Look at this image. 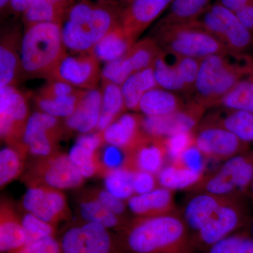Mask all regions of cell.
Segmentation results:
<instances>
[{"label": "cell", "instance_id": "6da1fadb", "mask_svg": "<svg viewBox=\"0 0 253 253\" xmlns=\"http://www.w3.org/2000/svg\"><path fill=\"white\" fill-rule=\"evenodd\" d=\"M116 235L123 253H196L179 211L129 219Z\"/></svg>", "mask_w": 253, "mask_h": 253}, {"label": "cell", "instance_id": "7a4b0ae2", "mask_svg": "<svg viewBox=\"0 0 253 253\" xmlns=\"http://www.w3.org/2000/svg\"><path fill=\"white\" fill-rule=\"evenodd\" d=\"M123 8L116 0H79L68 9L61 33L66 49L90 53L111 30L121 24Z\"/></svg>", "mask_w": 253, "mask_h": 253}, {"label": "cell", "instance_id": "3957f363", "mask_svg": "<svg viewBox=\"0 0 253 253\" xmlns=\"http://www.w3.org/2000/svg\"><path fill=\"white\" fill-rule=\"evenodd\" d=\"M253 68V59L246 54L230 51L206 56L201 59L194 95L191 99L205 105L207 109L215 107L218 101Z\"/></svg>", "mask_w": 253, "mask_h": 253}, {"label": "cell", "instance_id": "277c9868", "mask_svg": "<svg viewBox=\"0 0 253 253\" xmlns=\"http://www.w3.org/2000/svg\"><path fill=\"white\" fill-rule=\"evenodd\" d=\"M66 50L61 24L41 23L25 27L20 50L22 78L49 79L67 55Z\"/></svg>", "mask_w": 253, "mask_h": 253}, {"label": "cell", "instance_id": "5b68a950", "mask_svg": "<svg viewBox=\"0 0 253 253\" xmlns=\"http://www.w3.org/2000/svg\"><path fill=\"white\" fill-rule=\"evenodd\" d=\"M149 37L163 51L180 56L201 59L229 52L217 38L196 21L176 24L158 22Z\"/></svg>", "mask_w": 253, "mask_h": 253}, {"label": "cell", "instance_id": "8992f818", "mask_svg": "<svg viewBox=\"0 0 253 253\" xmlns=\"http://www.w3.org/2000/svg\"><path fill=\"white\" fill-rule=\"evenodd\" d=\"M253 177V151H248L224 161L217 172L204 176L190 191L242 198L249 192Z\"/></svg>", "mask_w": 253, "mask_h": 253}, {"label": "cell", "instance_id": "52a82bcc", "mask_svg": "<svg viewBox=\"0 0 253 253\" xmlns=\"http://www.w3.org/2000/svg\"><path fill=\"white\" fill-rule=\"evenodd\" d=\"M195 21L234 54H246L253 44V32L241 23L235 12L218 2L211 4Z\"/></svg>", "mask_w": 253, "mask_h": 253}, {"label": "cell", "instance_id": "ba28073f", "mask_svg": "<svg viewBox=\"0 0 253 253\" xmlns=\"http://www.w3.org/2000/svg\"><path fill=\"white\" fill-rule=\"evenodd\" d=\"M251 224L249 212L242 198H231L212 218L191 237L196 253H202L213 244L246 229Z\"/></svg>", "mask_w": 253, "mask_h": 253}, {"label": "cell", "instance_id": "9c48e42d", "mask_svg": "<svg viewBox=\"0 0 253 253\" xmlns=\"http://www.w3.org/2000/svg\"><path fill=\"white\" fill-rule=\"evenodd\" d=\"M85 179L68 154L59 152L38 158L25 176L28 186L42 185L60 190L77 189Z\"/></svg>", "mask_w": 253, "mask_h": 253}, {"label": "cell", "instance_id": "30bf717a", "mask_svg": "<svg viewBox=\"0 0 253 253\" xmlns=\"http://www.w3.org/2000/svg\"><path fill=\"white\" fill-rule=\"evenodd\" d=\"M31 117L27 94L16 86L0 87V136L8 146H22Z\"/></svg>", "mask_w": 253, "mask_h": 253}, {"label": "cell", "instance_id": "8fae6325", "mask_svg": "<svg viewBox=\"0 0 253 253\" xmlns=\"http://www.w3.org/2000/svg\"><path fill=\"white\" fill-rule=\"evenodd\" d=\"M59 242L63 253H123L116 235L96 223L71 226Z\"/></svg>", "mask_w": 253, "mask_h": 253}, {"label": "cell", "instance_id": "7c38bea8", "mask_svg": "<svg viewBox=\"0 0 253 253\" xmlns=\"http://www.w3.org/2000/svg\"><path fill=\"white\" fill-rule=\"evenodd\" d=\"M61 118L37 111L31 115L23 137L28 153L38 158L56 154L58 143L66 132Z\"/></svg>", "mask_w": 253, "mask_h": 253}, {"label": "cell", "instance_id": "4fadbf2b", "mask_svg": "<svg viewBox=\"0 0 253 253\" xmlns=\"http://www.w3.org/2000/svg\"><path fill=\"white\" fill-rule=\"evenodd\" d=\"M22 206L26 212L55 226L71 218L66 195L61 190L49 186H29L23 196Z\"/></svg>", "mask_w": 253, "mask_h": 253}, {"label": "cell", "instance_id": "5bb4252c", "mask_svg": "<svg viewBox=\"0 0 253 253\" xmlns=\"http://www.w3.org/2000/svg\"><path fill=\"white\" fill-rule=\"evenodd\" d=\"M208 109L194 99L186 100L183 109L160 117L143 116L142 129L149 135L168 137L184 131H194L199 126Z\"/></svg>", "mask_w": 253, "mask_h": 253}, {"label": "cell", "instance_id": "9a60e30c", "mask_svg": "<svg viewBox=\"0 0 253 253\" xmlns=\"http://www.w3.org/2000/svg\"><path fill=\"white\" fill-rule=\"evenodd\" d=\"M194 134L195 144L208 159L225 161L249 151L250 144L221 126L201 123Z\"/></svg>", "mask_w": 253, "mask_h": 253}, {"label": "cell", "instance_id": "2e32d148", "mask_svg": "<svg viewBox=\"0 0 253 253\" xmlns=\"http://www.w3.org/2000/svg\"><path fill=\"white\" fill-rule=\"evenodd\" d=\"M101 79L99 61L91 53L66 55L54 71L49 80L65 82L79 89L89 90L97 88Z\"/></svg>", "mask_w": 253, "mask_h": 253}, {"label": "cell", "instance_id": "e0dca14e", "mask_svg": "<svg viewBox=\"0 0 253 253\" xmlns=\"http://www.w3.org/2000/svg\"><path fill=\"white\" fill-rule=\"evenodd\" d=\"M126 167L133 172L144 171L156 174L164 167L168 158L166 138L144 133L134 147L126 153Z\"/></svg>", "mask_w": 253, "mask_h": 253}, {"label": "cell", "instance_id": "ac0fdd59", "mask_svg": "<svg viewBox=\"0 0 253 253\" xmlns=\"http://www.w3.org/2000/svg\"><path fill=\"white\" fill-rule=\"evenodd\" d=\"M173 0H131L123 8L121 26L134 41L169 7Z\"/></svg>", "mask_w": 253, "mask_h": 253}, {"label": "cell", "instance_id": "d6986e66", "mask_svg": "<svg viewBox=\"0 0 253 253\" xmlns=\"http://www.w3.org/2000/svg\"><path fill=\"white\" fill-rule=\"evenodd\" d=\"M21 40L20 28L13 27L1 32L0 40V87L16 86L22 78Z\"/></svg>", "mask_w": 253, "mask_h": 253}, {"label": "cell", "instance_id": "ffe728a7", "mask_svg": "<svg viewBox=\"0 0 253 253\" xmlns=\"http://www.w3.org/2000/svg\"><path fill=\"white\" fill-rule=\"evenodd\" d=\"M232 197L206 192L194 193V196L188 200L181 212L191 237L201 230L217 210Z\"/></svg>", "mask_w": 253, "mask_h": 253}, {"label": "cell", "instance_id": "44dd1931", "mask_svg": "<svg viewBox=\"0 0 253 253\" xmlns=\"http://www.w3.org/2000/svg\"><path fill=\"white\" fill-rule=\"evenodd\" d=\"M104 144L101 131L88 133L78 136L76 144L70 150L68 156L84 177L102 174L99 151Z\"/></svg>", "mask_w": 253, "mask_h": 253}, {"label": "cell", "instance_id": "7402d4cb", "mask_svg": "<svg viewBox=\"0 0 253 253\" xmlns=\"http://www.w3.org/2000/svg\"><path fill=\"white\" fill-rule=\"evenodd\" d=\"M128 209L136 217H151L178 211L173 191L158 187L151 192L134 195L126 201Z\"/></svg>", "mask_w": 253, "mask_h": 253}, {"label": "cell", "instance_id": "603a6c76", "mask_svg": "<svg viewBox=\"0 0 253 253\" xmlns=\"http://www.w3.org/2000/svg\"><path fill=\"white\" fill-rule=\"evenodd\" d=\"M102 106V91L96 89L86 90L74 112L64 121L70 130L83 134L97 129Z\"/></svg>", "mask_w": 253, "mask_h": 253}, {"label": "cell", "instance_id": "cb8c5ba5", "mask_svg": "<svg viewBox=\"0 0 253 253\" xmlns=\"http://www.w3.org/2000/svg\"><path fill=\"white\" fill-rule=\"evenodd\" d=\"M214 109L201 123L221 126L244 142H253V113L224 107Z\"/></svg>", "mask_w": 253, "mask_h": 253}, {"label": "cell", "instance_id": "d4e9b609", "mask_svg": "<svg viewBox=\"0 0 253 253\" xmlns=\"http://www.w3.org/2000/svg\"><path fill=\"white\" fill-rule=\"evenodd\" d=\"M143 116L124 113L102 132L104 144L117 146L126 152L135 146L144 134Z\"/></svg>", "mask_w": 253, "mask_h": 253}, {"label": "cell", "instance_id": "484cf974", "mask_svg": "<svg viewBox=\"0 0 253 253\" xmlns=\"http://www.w3.org/2000/svg\"><path fill=\"white\" fill-rule=\"evenodd\" d=\"M27 244V236L21 219L9 201L0 204V251L12 253Z\"/></svg>", "mask_w": 253, "mask_h": 253}, {"label": "cell", "instance_id": "4316f807", "mask_svg": "<svg viewBox=\"0 0 253 253\" xmlns=\"http://www.w3.org/2000/svg\"><path fill=\"white\" fill-rule=\"evenodd\" d=\"M186 102L179 94L157 87L143 96L139 104V111L148 117L168 116L183 109Z\"/></svg>", "mask_w": 253, "mask_h": 253}, {"label": "cell", "instance_id": "83f0119b", "mask_svg": "<svg viewBox=\"0 0 253 253\" xmlns=\"http://www.w3.org/2000/svg\"><path fill=\"white\" fill-rule=\"evenodd\" d=\"M76 0H36L22 15L25 27L41 23L62 24Z\"/></svg>", "mask_w": 253, "mask_h": 253}, {"label": "cell", "instance_id": "f1b7e54d", "mask_svg": "<svg viewBox=\"0 0 253 253\" xmlns=\"http://www.w3.org/2000/svg\"><path fill=\"white\" fill-rule=\"evenodd\" d=\"M136 42L126 34L121 24L118 25L95 45L90 53L99 62L107 63L123 57Z\"/></svg>", "mask_w": 253, "mask_h": 253}, {"label": "cell", "instance_id": "f546056e", "mask_svg": "<svg viewBox=\"0 0 253 253\" xmlns=\"http://www.w3.org/2000/svg\"><path fill=\"white\" fill-rule=\"evenodd\" d=\"M79 214L83 221L96 223L116 232L121 230L129 219L111 212L89 192L80 201Z\"/></svg>", "mask_w": 253, "mask_h": 253}, {"label": "cell", "instance_id": "4dcf8cb0", "mask_svg": "<svg viewBox=\"0 0 253 253\" xmlns=\"http://www.w3.org/2000/svg\"><path fill=\"white\" fill-rule=\"evenodd\" d=\"M157 87L159 86L153 66L133 73L121 86L126 109L139 111L141 98L148 91Z\"/></svg>", "mask_w": 253, "mask_h": 253}, {"label": "cell", "instance_id": "1f68e13d", "mask_svg": "<svg viewBox=\"0 0 253 253\" xmlns=\"http://www.w3.org/2000/svg\"><path fill=\"white\" fill-rule=\"evenodd\" d=\"M102 106L97 131H103L124 114L126 108L121 86L107 81H101Z\"/></svg>", "mask_w": 253, "mask_h": 253}, {"label": "cell", "instance_id": "d6a6232c", "mask_svg": "<svg viewBox=\"0 0 253 253\" xmlns=\"http://www.w3.org/2000/svg\"><path fill=\"white\" fill-rule=\"evenodd\" d=\"M204 177L202 173L194 172L178 163L164 166L157 174L159 186L173 191L191 190Z\"/></svg>", "mask_w": 253, "mask_h": 253}, {"label": "cell", "instance_id": "836d02e7", "mask_svg": "<svg viewBox=\"0 0 253 253\" xmlns=\"http://www.w3.org/2000/svg\"><path fill=\"white\" fill-rule=\"evenodd\" d=\"M86 90L80 89L69 96L35 95V104L41 112L59 118H67L73 114Z\"/></svg>", "mask_w": 253, "mask_h": 253}, {"label": "cell", "instance_id": "e575fe53", "mask_svg": "<svg viewBox=\"0 0 253 253\" xmlns=\"http://www.w3.org/2000/svg\"><path fill=\"white\" fill-rule=\"evenodd\" d=\"M176 57L177 55L161 50L153 67L159 87L184 96V86L175 67Z\"/></svg>", "mask_w": 253, "mask_h": 253}, {"label": "cell", "instance_id": "d590c367", "mask_svg": "<svg viewBox=\"0 0 253 253\" xmlns=\"http://www.w3.org/2000/svg\"><path fill=\"white\" fill-rule=\"evenodd\" d=\"M211 5V0H173L167 14L158 22L168 24L193 22Z\"/></svg>", "mask_w": 253, "mask_h": 253}, {"label": "cell", "instance_id": "8d00e7d4", "mask_svg": "<svg viewBox=\"0 0 253 253\" xmlns=\"http://www.w3.org/2000/svg\"><path fill=\"white\" fill-rule=\"evenodd\" d=\"M27 149L20 146H8L0 151V186L2 189L21 175L24 168Z\"/></svg>", "mask_w": 253, "mask_h": 253}, {"label": "cell", "instance_id": "74e56055", "mask_svg": "<svg viewBox=\"0 0 253 253\" xmlns=\"http://www.w3.org/2000/svg\"><path fill=\"white\" fill-rule=\"evenodd\" d=\"M161 50L157 43L148 37L136 42L125 56L134 73L154 66Z\"/></svg>", "mask_w": 253, "mask_h": 253}, {"label": "cell", "instance_id": "f35d334b", "mask_svg": "<svg viewBox=\"0 0 253 253\" xmlns=\"http://www.w3.org/2000/svg\"><path fill=\"white\" fill-rule=\"evenodd\" d=\"M215 107L241 110L253 113L252 80L246 78L239 81L227 94L218 101Z\"/></svg>", "mask_w": 253, "mask_h": 253}, {"label": "cell", "instance_id": "ab89813d", "mask_svg": "<svg viewBox=\"0 0 253 253\" xmlns=\"http://www.w3.org/2000/svg\"><path fill=\"white\" fill-rule=\"evenodd\" d=\"M134 173L126 167L108 170L103 175L105 189L118 199L127 201L134 195L133 189Z\"/></svg>", "mask_w": 253, "mask_h": 253}, {"label": "cell", "instance_id": "60d3db41", "mask_svg": "<svg viewBox=\"0 0 253 253\" xmlns=\"http://www.w3.org/2000/svg\"><path fill=\"white\" fill-rule=\"evenodd\" d=\"M202 253H253V238L249 228L220 240Z\"/></svg>", "mask_w": 253, "mask_h": 253}, {"label": "cell", "instance_id": "b9f144b4", "mask_svg": "<svg viewBox=\"0 0 253 253\" xmlns=\"http://www.w3.org/2000/svg\"><path fill=\"white\" fill-rule=\"evenodd\" d=\"M201 59L178 56L175 67L184 89V98L191 99L194 95L196 79L199 74Z\"/></svg>", "mask_w": 253, "mask_h": 253}, {"label": "cell", "instance_id": "7bdbcfd3", "mask_svg": "<svg viewBox=\"0 0 253 253\" xmlns=\"http://www.w3.org/2000/svg\"><path fill=\"white\" fill-rule=\"evenodd\" d=\"M21 219L27 236V244L55 236L56 226L31 213L26 212Z\"/></svg>", "mask_w": 253, "mask_h": 253}, {"label": "cell", "instance_id": "ee69618b", "mask_svg": "<svg viewBox=\"0 0 253 253\" xmlns=\"http://www.w3.org/2000/svg\"><path fill=\"white\" fill-rule=\"evenodd\" d=\"M132 70L126 56L105 64L101 71V81H107L121 86L131 75Z\"/></svg>", "mask_w": 253, "mask_h": 253}, {"label": "cell", "instance_id": "f6af8a7d", "mask_svg": "<svg viewBox=\"0 0 253 253\" xmlns=\"http://www.w3.org/2000/svg\"><path fill=\"white\" fill-rule=\"evenodd\" d=\"M194 144V131H184L166 137L168 158L171 163L177 162L184 151Z\"/></svg>", "mask_w": 253, "mask_h": 253}, {"label": "cell", "instance_id": "bcb514c9", "mask_svg": "<svg viewBox=\"0 0 253 253\" xmlns=\"http://www.w3.org/2000/svg\"><path fill=\"white\" fill-rule=\"evenodd\" d=\"M99 161L102 169L101 176H103L110 169H118L126 166V152L117 146L106 144L101 152L99 149Z\"/></svg>", "mask_w": 253, "mask_h": 253}, {"label": "cell", "instance_id": "7dc6e473", "mask_svg": "<svg viewBox=\"0 0 253 253\" xmlns=\"http://www.w3.org/2000/svg\"><path fill=\"white\" fill-rule=\"evenodd\" d=\"M206 160L204 154L194 144L184 151L177 162L172 163H178L194 172L204 174Z\"/></svg>", "mask_w": 253, "mask_h": 253}, {"label": "cell", "instance_id": "c3c4849f", "mask_svg": "<svg viewBox=\"0 0 253 253\" xmlns=\"http://www.w3.org/2000/svg\"><path fill=\"white\" fill-rule=\"evenodd\" d=\"M89 193L111 212L121 217H126L125 214L127 206L125 204V201L118 199L106 189H93Z\"/></svg>", "mask_w": 253, "mask_h": 253}, {"label": "cell", "instance_id": "681fc988", "mask_svg": "<svg viewBox=\"0 0 253 253\" xmlns=\"http://www.w3.org/2000/svg\"><path fill=\"white\" fill-rule=\"evenodd\" d=\"M12 253H63L59 241L54 236L30 243Z\"/></svg>", "mask_w": 253, "mask_h": 253}, {"label": "cell", "instance_id": "f907efd6", "mask_svg": "<svg viewBox=\"0 0 253 253\" xmlns=\"http://www.w3.org/2000/svg\"><path fill=\"white\" fill-rule=\"evenodd\" d=\"M159 187L157 175L152 173L136 171L133 178V189L134 195H140L151 192Z\"/></svg>", "mask_w": 253, "mask_h": 253}, {"label": "cell", "instance_id": "816d5d0a", "mask_svg": "<svg viewBox=\"0 0 253 253\" xmlns=\"http://www.w3.org/2000/svg\"><path fill=\"white\" fill-rule=\"evenodd\" d=\"M80 89H81L65 82L49 80L36 94L42 96H69L78 92Z\"/></svg>", "mask_w": 253, "mask_h": 253}, {"label": "cell", "instance_id": "f5cc1de1", "mask_svg": "<svg viewBox=\"0 0 253 253\" xmlns=\"http://www.w3.org/2000/svg\"><path fill=\"white\" fill-rule=\"evenodd\" d=\"M235 13L241 23L253 33V0H250Z\"/></svg>", "mask_w": 253, "mask_h": 253}, {"label": "cell", "instance_id": "db71d44e", "mask_svg": "<svg viewBox=\"0 0 253 253\" xmlns=\"http://www.w3.org/2000/svg\"><path fill=\"white\" fill-rule=\"evenodd\" d=\"M35 1L36 0H11L9 9L13 14L22 15Z\"/></svg>", "mask_w": 253, "mask_h": 253}, {"label": "cell", "instance_id": "11a10c76", "mask_svg": "<svg viewBox=\"0 0 253 253\" xmlns=\"http://www.w3.org/2000/svg\"><path fill=\"white\" fill-rule=\"evenodd\" d=\"M249 1L250 0H217V2L226 9L236 12Z\"/></svg>", "mask_w": 253, "mask_h": 253}, {"label": "cell", "instance_id": "9f6ffc18", "mask_svg": "<svg viewBox=\"0 0 253 253\" xmlns=\"http://www.w3.org/2000/svg\"><path fill=\"white\" fill-rule=\"evenodd\" d=\"M10 1L11 0H0V9H1V14L6 9H9Z\"/></svg>", "mask_w": 253, "mask_h": 253}, {"label": "cell", "instance_id": "6f0895ef", "mask_svg": "<svg viewBox=\"0 0 253 253\" xmlns=\"http://www.w3.org/2000/svg\"><path fill=\"white\" fill-rule=\"evenodd\" d=\"M131 1V0H121V2H122V4L124 5L125 6H126L128 4H129Z\"/></svg>", "mask_w": 253, "mask_h": 253}, {"label": "cell", "instance_id": "680465c9", "mask_svg": "<svg viewBox=\"0 0 253 253\" xmlns=\"http://www.w3.org/2000/svg\"><path fill=\"white\" fill-rule=\"evenodd\" d=\"M250 231H251V235H252L253 238V220L251 221V224H250Z\"/></svg>", "mask_w": 253, "mask_h": 253}, {"label": "cell", "instance_id": "91938a15", "mask_svg": "<svg viewBox=\"0 0 253 253\" xmlns=\"http://www.w3.org/2000/svg\"><path fill=\"white\" fill-rule=\"evenodd\" d=\"M249 191H251V194H252L253 197V177L252 182H251V187H250Z\"/></svg>", "mask_w": 253, "mask_h": 253}, {"label": "cell", "instance_id": "94428289", "mask_svg": "<svg viewBox=\"0 0 253 253\" xmlns=\"http://www.w3.org/2000/svg\"><path fill=\"white\" fill-rule=\"evenodd\" d=\"M248 78H250V79L251 80H252V81H253V68L252 71H251V73H250L249 76Z\"/></svg>", "mask_w": 253, "mask_h": 253}, {"label": "cell", "instance_id": "6125c7cd", "mask_svg": "<svg viewBox=\"0 0 253 253\" xmlns=\"http://www.w3.org/2000/svg\"><path fill=\"white\" fill-rule=\"evenodd\" d=\"M91 1H92V0H91ZM96 1H99V0H96Z\"/></svg>", "mask_w": 253, "mask_h": 253}]
</instances>
